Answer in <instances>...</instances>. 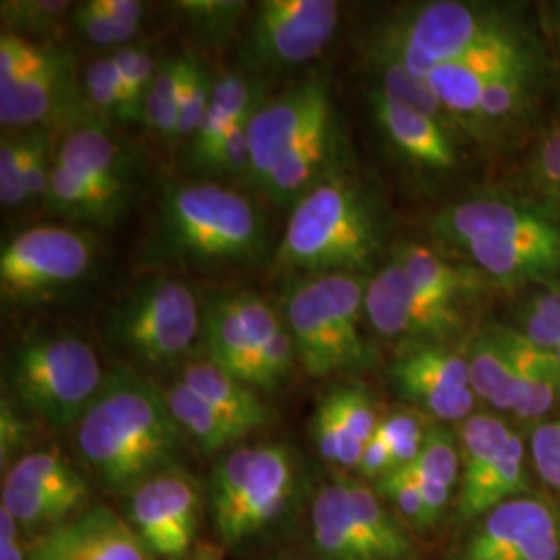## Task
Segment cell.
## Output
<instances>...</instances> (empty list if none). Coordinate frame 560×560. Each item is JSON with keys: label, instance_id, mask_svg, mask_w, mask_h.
I'll return each mask as SVG.
<instances>
[{"label": "cell", "instance_id": "11", "mask_svg": "<svg viewBox=\"0 0 560 560\" xmlns=\"http://www.w3.org/2000/svg\"><path fill=\"white\" fill-rule=\"evenodd\" d=\"M96 260L92 240L65 226H34L4 243L0 295L11 303L59 295L85 279Z\"/></svg>", "mask_w": 560, "mask_h": 560}, {"label": "cell", "instance_id": "23", "mask_svg": "<svg viewBox=\"0 0 560 560\" xmlns=\"http://www.w3.org/2000/svg\"><path fill=\"white\" fill-rule=\"evenodd\" d=\"M71 101V59L55 50L40 71L0 88L2 127H34L55 119Z\"/></svg>", "mask_w": 560, "mask_h": 560}, {"label": "cell", "instance_id": "4", "mask_svg": "<svg viewBox=\"0 0 560 560\" xmlns=\"http://www.w3.org/2000/svg\"><path fill=\"white\" fill-rule=\"evenodd\" d=\"M432 231L467 252L502 284L544 280L560 272V226L540 210L499 198L457 201L441 210Z\"/></svg>", "mask_w": 560, "mask_h": 560}, {"label": "cell", "instance_id": "57", "mask_svg": "<svg viewBox=\"0 0 560 560\" xmlns=\"http://www.w3.org/2000/svg\"><path fill=\"white\" fill-rule=\"evenodd\" d=\"M20 532L18 520L0 506V560H30V550L23 548Z\"/></svg>", "mask_w": 560, "mask_h": 560}, {"label": "cell", "instance_id": "37", "mask_svg": "<svg viewBox=\"0 0 560 560\" xmlns=\"http://www.w3.org/2000/svg\"><path fill=\"white\" fill-rule=\"evenodd\" d=\"M113 57V62L119 71L120 81L125 85V104L120 110V122H143V108L150 85L156 75V65L150 52L141 48L125 46Z\"/></svg>", "mask_w": 560, "mask_h": 560}, {"label": "cell", "instance_id": "42", "mask_svg": "<svg viewBox=\"0 0 560 560\" xmlns=\"http://www.w3.org/2000/svg\"><path fill=\"white\" fill-rule=\"evenodd\" d=\"M376 65L381 67V88L378 90L393 96L395 101L402 102V104L420 110L423 115L444 122L446 113L436 98V94L432 92L428 80L411 75L405 67H400L399 62H395V60L376 59Z\"/></svg>", "mask_w": 560, "mask_h": 560}, {"label": "cell", "instance_id": "13", "mask_svg": "<svg viewBox=\"0 0 560 560\" xmlns=\"http://www.w3.org/2000/svg\"><path fill=\"white\" fill-rule=\"evenodd\" d=\"M125 521L154 560H187L200 532L206 492L180 465L131 490Z\"/></svg>", "mask_w": 560, "mask_h": 560}, {"label": "cell", "instance_id": "54", "mask_svg": "<svg viewBox=\"0 0 560 560\" xmlns=\"http://www.w3.org/2000/svg\"><path fill=\"white\" fill-rule=\"evenodd\" d=\"M0 201L18 208L27 201L20 166V138H2L0 143Z\"/></svg>", "mask_w": 560, "mask_h": 560}, {"label": "cell", "instance_id": "28", "mask_svg": "<svg viewBox=\"0 0 560 560\" xmlns=\"http://www.w3.org/2000/svg\"><path fill=\"white\" fill-rule=\"evenodd\" d=\"M467 361L474 395L499 411L513 413L520 395V378L513 353L504 337V328L483 330L474 340Z\"/></svg>", "mask_w": 560, "mask_h": 560}, {"label": "cell", "instance_id": "2", "mask_svg": "<svg viewBox=\"0 0 560 560\" xmlns=\"http://www.w3.org/2000/svg\"><path fill=\"white\" fill-rule=\"evenodd\" d=\"M381 252V222L365 189L337 171L310 189L295 206L275 252L284 270L363 275Z\"/></svg>", "mask_w": 560, "mask_h": 560}, {"label": "cell", "instance_id": "26", "mask_svg": "<svg viewBox=\"0 0 560 560\" xmlns=\"http://www.w3.org/2000/svg\"><path fill=\"white\" fill-rule=\"evenodd\" d=\"M407 469L420 486L428 517L434 527L442 520L455 488L460 483L459 439L444 425H432L418 459Z\"/></svg>", "mask_w": 560, "mask_h": 560}, {"label": "cell", "instance_id": "19", "mask_svg": "<svg viewBox=\"0 0 560 560\" xmlns=\"http://www.w3.org/2000/svg\"><path fill=\"white\" fill-rule=\"evenodd\" d=\"M30 560H154L131 525L104 504L44 532Z\"/></svg>", "mask_w": 560, "mask_h": 560}, {"label": "cell", "instance_id": "53", "mask_svg": "<svg viewBox=\"0 0 560 560\" xmlns=\"http://www.w3.org/2000/svg\"><path fill=\"white\" fill-rule=\"evenodd\" d=\"M30 439V425L21 418L20 411L7 395L0 400V467L2 474L21 459V448Z\"/></svg>", "mask_w": 560, "mask_h": 560}, {"label": "cell", "instance_id": "12", "mask_svg": "<svg viewBox=\"0 0 560 560\" xmlns=\"http://www.w3.org/2000/svg\"><path fill=\"white\" fill-rule=\"evenodd\" d=\"M335 0H264L241 38L249 71H291L324 52L339 25Z\"/></svg>", "mask_w": 560, "mask_h": 560}, {"label": "cell", "instance_id": "52", "mask_svg": "<svg viewBox=\"0 0 560 560\" xmlns=\"http://www.w3.org/2000/svg\"><path fill=\"white\" fill-rule=\"evenodd\" d=\"M247 122L249 120L233 127V131L226 136L219 152L203 166V171L222 173V175H237L241 179H247L249 162H252L249 141H247Z\"/></svg>", "mask_w": 560, "mask_h": 560}, {"label": "cell", "instance_id": "59", "mask_svg": "<svg viewBox=\"0 0 560 560\" xmlns=\"http://www.w3.org/2000/svg\"><path fill=\"white\" fill-rule=\"evenodd\" d=\"M187 560H222V555L214 546H198Z\"/></svg>", "mask_w": 560, "mask_h": 560}, {"label": "cell", "instance_id": "20", "mask_svg": "<svg viewBox=\"0 0 560 560\" xmlns=\"http://www.w3.org/2000/svg\"><path fill=\"white\" fill-rule=\"evenodd\" d=\"M340 133L335 113L318 120L275 166L261 191L275 203H298L340 168Z\"/></svg>", "mask_w": 560, "mask_h": 560}, {"label": "cell", "instance_id": "46", "mask_svg": "<svg viewBox=\"0 0 560 560\" xmlns=\"http://www.w3.org/2000/svg\"><path fill=\"white\" fill-rule=\"evenodd\" d=\"M295 360H298L295 340L291 337L289 328L282 326L275 335V339L261 349L256 370H254L252 388H258L264 393H275L293 372Z\"/></svg>", "mask_w": 560, "mask_h": 560}, {"label": "cell", "instance_id": "1", "mask_svg": "<svg viewBox=\"0 0 560 560\" xmlns=\"http://www.w3.org/2000/svg\"><path fill=\"white\" fill-rule=\"evenodd\" d=\"M185 441L162 388L131 368L106 374L98 397L75 425L81 460L122 497L177 467Z\"/></svg>", "mask_w": 560, "mask_h": 560}, {"label": "cell", "instance_id": "39", "mask_svg": "<svg viewBox=\"0 0 560 560\" xmlns=\"http://www.w3.org/2000/svg\"><path fill=\"white\" fill-rule=\"evenodd\" d=\"M175 7L185 18V23L198 36L210 44L212 42L221 44L233 34L247 2H240V0H183Z\"/></svg>", "mask_w": 560, "mask_h": 560}, {"label": "cell", "instance_id": "41", "mask_svg": "<svg viewBox=\"0 0 560 560\" xmlns=\"http://www.w3.org/2000/svg\"><path fill=\"white\" fill-rule=\"evenodd\" d=\"M310 434L322 459L339 469L358 471L365 444L355 441L322 402H318L310 421Z\"/></svg>", "mask_w": 560, "mask_h": 560}, {"label": "cell", "instance_id": "56", "mask_svg": "<svg viewBox=\"0 0 560 560\" xmlns=\"http://www.w3.org/2000/svg\"><path fill=\"white\" fill-rule=\"evenodd\" d=\"M534 168L538 179L548 187L560 185V125L541 141L536 152Z\"/></svg>", "mask_w": 560, "mask_h": 560}, {"label": "cell", "instance_id": "58", "mask_svg": "<svg viewBox=\"0 0 560 560\" xmlns=\"http://www.w3.org/2000/svg\"><path fill=\"white\" fill-rule=\"evenodd\" d=\"M529 310L548 320L560 322V289L559 291H548L540 298H536L529 305Z\"/></svg>", "mask_w": 560, "mask_h": 560}, {"label": "cell", "instance_id": "48", "mask_svg": "<svg viewBox=\"0 0 560 560\" xmlns=\"http://www.w3.org/2000/svg\"><path fill=\"white\" fill-rule=\"evenodd\" d=\"M83 90L92 110L104 120L119 117V75L113 57L96 59L83 73Z\"/></svg>", "mask_w": 560, "mask_h": 560}, {"label": "cell", "instance_id": "22", "mask_svg": "<svg viewBox=\"0 0 560 560\" xmlns=\"http://www.w3.org/2000/svg\"><path fill=\"white\" fill-rule=\"evenodd\" d=\"M372 110L386 140L409 161L439 171L457 164V152L441 120L395 101L382 90L372 92Z\"/></svg>", "mask_w": 560, "mask_h": 560}, {"label": "cell", "instance_id": "61", "mask_svg": "<svg viewBox=\"0 0 560 560\" xmlns=\"http://www.w3.org/2000/svg\"><path fill=\"white\" fill-rule=\"evenodd\" d=\"M548 203L557 214H560V185L548 187Z\"/></svg>", "mask_w": 560, "mask_h": 560}, {"label": "cell", "instance_id": "14", "mask_svg": "<svg viewBox=\"0 0 560 560\" xmlns=\"http://www.w3.org/2000/svg\"><path fill=\"white\" fill-rule=\"evenodd\" d=\"M88 480L57 448L21 455L2 476L0 506H4L23 532L52 529L85 511Z\"/></svg>", "mask_w": 560, "mask_h": 560}, {"label": "cell", "instance_id": "24", "mask_svg": "<svg viewBox=\"0 0 560 560\" xmlns=\"http://www.w3.org/2000/svg\"><path fill=\"white\" fill-rule=\"evenodd\" d=\"M179 381L206 400L222 420L229 421L243 439L275 420L272 409L249 384L226 374L212 361L185 363Z\"/></svg>", "mask_w": 560, "mask_h": 560}, {"label": "cell", "instance_id": "47", "mask_svg": "<svg viewBox=\"0 0 560 560\" xmlns=\"http://www.w3.org/2000/svg\"><path fill=\"white\" fill-rule=\"evenodd\" d=\"M20 166L27 201L46 200L52 162L48 164V138L44 129H32L20 136Z\"/></svg>", "mask_w": 560, "mask_h": 560}, {"label": "cell", "instance_id": "25", "mask_svg": "<svg viewBox=\"0 0 560 560\" xmlns=\"http://www.w3.org/2000/svg\"><path fill=\"white\" fill-rule=\"evenodd\" d=\"M504 337L517 365L520 395L513 413L521 420H538L560 402V361L552 351L536 347L520 330H506Z\"/></svg>", "mask_w": 560, "mask_h": 560}, {"label": "cell", "instance_id": "33", "mask_svg": "<svg viewBox=\"0 0 560 560\" xmlns=\"http://www.w3.org/2000/svg\"><path fill=\"white\" fill-rule=\"evenodd\" d=\"M515 432L497 416L474 413L460 425V488L471 486L501 457Z\"/></svg>", "mask_w": 560, "mask_h": 560}, {"label": "cell", "instance_id": "30", "mask_svg": "<svg viewBox=\"0 0 560 560\" xmlns=\"http://www.w3.org/2000/svg\"><path fill=\"white\" fill-rule=\"evenodd\" d=\"M44 201L62 219L94 226H110L119 221L129 206L127 198L92 187L57 162H52L48 194Z\"/></svg>", "mask_w": 560, "mask_h": 560}, {"label": "cell", "instance_id": "40", "mask_svg": "<svg viewBox=\"0 0 560 560\" xmlns=\"http://www.w3.org/2000/svg\"><path fill=\"white\" fill-rule=\"evenodd\" d=\"M73 7L75 4L67 0H4L0 4V20L4 25V32L18 36H42L59 27L62 18L69 11H73Z\"/></svg>", "mask_w": 560, "mask_h": 560}, {"label": "cell", "instance_id": "3", "mask_svg": "<svg viewBox=\"0 0 560 560\" xmlns=\"http://www.w3.org/2000/svg\"><path fill=\"white\" fill-rule=\"evenodd\" d=\"M159 235L173 260L203 270L258 264L268 247L260 208L219 183H171L159 201Z\"/></svg>", "mask_w": 560, "mask_h": 560}, {"label": "cell", "instance_id": "50", "mask_svg": "<svg viewBox=\"0 0 560 560\" xmlns=\"http://www.w3.org/2000/svg\"><path fill=\"white\" fill-rule=\"evenodd\" d=\"M532 459L541 480L560 494V418L532 432Z\"/></svg>", "mask_w": 560, "mask_h": 560}, {"label": "cell", "instance_id": "34", "mask_svg": "<svg viewBox=\"0 0 560 560\" xmlns=\"http://www.w3.org/2000/svg\"><path fill=\"white\" fill-rule=\"evenodd\" d=\"M185 75V55L161 62L145 96L143 125L162 140H179L180 85Z\"/></svg>", "mask_w": 560, "mask_h": 560}, {"label": "cell", "instance_id": "36", "mask_svg": "<svg viewBox=\"0 0 560 560\" xmlns=\"http://www.w3.org/2000/svg\"><path fill=\"white\" fill-rule=\"evenodd\" d=\"M330 416L361 444L374 439L381 421L372 397L355 384H337L320 400Z\"/></svg>", "mask_w": 560, "mask_h": 560}, {"label": "cell", "instance_id": "16", "mask_svg": "<svg viewBox=\"0 0 560 560\" xmlns=\"http://www.w3.org/2000/svg\"><path fill=\"white\" fill-rule=\"evenodd\" d=\"M400 395L421 413L439 421H465L474 416L476 395L469 384V361L436 342L409 345L390 368Z\"/></svg>", "mask_w": 560, "mask_h": 560}, {"label": "cell", "instance_id": "49", "mask_svg": "<svg viewBox=\"0 0 560 560\" xmlns=\"http://www.w3.org/2000/svg\"><path fill=\"white\" fill-rule=\"evenodd\" d=\"M231 300L247 339L258 351H261L270 340L275 339V335L284 324L272 310V305L261 300L256 293H235L231 295Z\"/></svg>", "mask_w": 560, "mask_h": 560}, {"label": "cell", "instance_id": "8", "mask_svg": "<svg viewBox=\"0 0 560 560\" xmlns=\"http://www.w3.org/2000/svg\"><path fill=\"white\" fill-rule=\"evenodd\" d=\"M312 548L320 560H416L405 521L363 478L339 476L316 492L310 513Z\"/></svg>", "mask_w": 560, "mask_h": 560}, {"label": "cell", "instance_id": "44", "mask_svg": "<svg viewBox=\"0 0 560 560\" xmlns=\"http://www.w3.org/2000/svg\"><path fill=\"white\" fill-rule=\"evenodd\" d=\"M214 81L194 52H185V75L180 85L179 140L194 138L208 113Z\"/></svg>", "mask_w": 560, "mask_h": 560}, {"label": "cell", "instance_id": "21", "mask_svg": "<svg viewBox=\"0 0 560 560\" xmlns=\"http://www.w3.org/2000/svg\"><path fill=\"white\" fill-rule=\"evenodd\" d=\"M52 162L96 189L127 200L131 196L133 162L104 125L81 122L73 127L60 141Z\"/></svg>", "mask_w": 560, "mask_h": 560}, {"label": "cell", "instance_id": "51", "mask_svg": "<svg viewBox=\"0 0 560 560\" xmlns=\"http://www.w3.org/2000/svg\"><path fill=\"white\" fill-rule=\"evenodd\" d=\"M71 18H73L75 30L94 46H122L125 48V44L133 40L140 30L138 25H131V23H120V21L94 15L88 9H83L81 4L73 7Z\"/></svg>", "mask_w": 560, "mask_h": 560}, {"label": "cell", "instance_id": "7", "mask_svg": "<svg viewBox=\"0 0 560 560\" xmlns=\"http://www.w3.org/2000/svg\"><path fill=\"white\" fill-rule=\"evenodd\" d=\"M104 381L96 351L78 335L21 340L9 361V384L21 409L55 430L78 425Z\"/></svg>", "mask_w": 560, "mask_h": 560}, {"label": "cell", "instance_id": "45", "mask_svg": "<svg viewBox=\"0 0 560 560\" xmlns=\"http://www.w3.org/2000/svg\"><path fill=\"white\" fill-rule=\"evenodd\" d=\"M55 57V50L42 48L38 44L11 34L2 32L0 36V88L13 85L15 81L23 80L42 67H46Z\"/></svg>", "mask_w": 560, "mask_h": 560}, {"label": "cell", "instance_id": "5", "mask_svg": "<svg viewBox=\"0 0 560 560\" xmlns=\"http://www.w3.org/2000/svg\"><path fill=\"white\" fill-rule=\"evenodd\" d=\"M368 279L363 275H322L284 289V326L295 340L298 360L314 378L361 370L372 361L360 335Z\"/></svg>", "mask_w": 560, "mask_h": 560}, {"label": "cell", "instance_id": "55", "mask_svg": "<svg viewBox=\"0 0 560 560\" xmlns=\"http://www.w3.org/2000/svg\"><path fill=\"white\" fill-rule=\"evenodd\" d=\"M81 7L94 15L120 21V23H131L138 27L145 15V4L138 0H88V2H81Z\"/></svg>", "mask_w": 560, "mask_h": 560}, {"label": "cell", "instance_id": "6", "mask_svg": "<svg viewBox=\"0 0 560 560\" xmlns=\"http://www.w3.org/2000/svg\"><path fill=\"white\" fill-rule=\"evenodd\" d=\"M298 481V459L287 446H241L224 455L208 483V509L222 546L240 548L282 520Z\"/></svg>", "mask_w": 560, "mask_h": 560}, {"label": "cell", "instance_id": "31", "mask_svg": "<svg viewBox=\"0 0 560 560\" xmlns=\"http://www.w3.org/2000/svg\"><path fill=\"white\" fill-rule=\"evenodd\" d=\"M162 393L180 430L187 439L196 442V446L203 455L221 453L233 442L243 441L240 432L229 421L222 420L221 416L187 384L175 381Z\"/></svg>", "mask_w": 560, "mask_h": 560}, {"label": "cell", "instance_id": "32", "mask_svg": "<svg viewBox=\"0 0 560 560\" xmlns=\"http://www.w3.org/2000/svg\"><path fill=\"white\" fill-rule=\"evenodd\" d=\"M393 260L399 261L413 284L434 305L457 312V300L465 291V277L455 266L418 243L400 245Z\"/></svg>", "mask_w": 560, "mask_h": 560}, {"label": "cell", "instance_id": "60", "mask_svg": "<svg viewBox=\"0 0 560 560\" xmlns=\"http://www.w3.org/2000/svg\"><path fill=\"white\" fill-rule=\"evenodd\" d=\"M548 23H550V30H552V34L557 36V40H559L560 44V2L552 4V9H550V20H548Z\"/></svg>", "mask_w": 560, "mask_h": 560}, {"label": "cell", "instance_id": "27", "mask_svg": "<svg viewBox=\"0 0 560 560\" xmlns=\"http://www.w3.org/2000/svg\"><path fill=\"white\" fill-rule=\"evenodd\" d=\"M527 490L529 481L525 474V444L520 434H513L501 457L471 486L460 488L457 513L463 521L481 520L504 502L525 497Z\"/></svg>", "mask_w": 560, "mask_h": 560}, {"label": "cell", "instance_id": "29", "mask_svg": "<svg viewBox=\"0 0 560 560\" xmlns=\"http://www.w3.org/2000/svg\"><path fill=\"white\" fill-rule=\"evenodd\" d=\"M203 340L208 361L252 386L261 351L247 339L231 295H224L208 307L203 318Z\"/></svg>", "mask_w": 560, "mask_h": 560}, {"label": "cell", "instance_id": "62", "mask_svg": "<svg viewBox=\"0 0 560 560\" xmlns=\"http://www.w3.org/2000/svg\"><path fill=\"white\" fill-rule=\"evenodd\" d=\"M552 353H555V358L560 361V347L557 349V351H552Z\"/></svg>", "mask_w": 560, "mask_h": 560}, {"label": "cell", "instance_id": "9", "mask_svg": "<svg viewBox=\"0 0 560 560\" xmlns=\"http://www.w3.org/2000/svg\"><path fill=\"white\" fill-rule=\"evenodd\" d=\"M201 328L196 291L180 280L159 277L131 289L104 322L106 339L152 368L173 365L185 358Z\"/></svg>", "mask_w": 560, "mask_h": 560}, {"label": "cell", "instance_id": "18", "mask_svg": "<svg viewBox=\"0 0 560 560\" xmlns=\"http://www.w3.org/2000/svg\"><path fill=\"white\" fill-rule=\"evenodd\" d=\"M534 60L529 44L506 23L486 36L469 52L434 69L428 83L446 115L480 125V101L483 88L502 73Z\"/></svg>", "mask_w": 560, "mask_h": 560}, {"label": "cell", "instance_id": "17", "mask_svg": "<svg viewBox=\"0 0 560 560\" xmlns=\"http://www.w3.org/2000/svg\"><path fill=\"white\" fill-rule=\"evenodd\" d=\"M457 560H560V520L541 499L521 497L481 517Z\"/></svg>", "mask_w": 560, "mask_h": 560}, {"label": "cell", "instance_id": "35", "mask_svg": "<svg viewBox=\"0 0 560 560\" xmlns=\"http://www.w3.org/2000/svg\"><path fill=\"white\" fill-rule=\"evenodd\" d=\"M534 65L536 62L529 60L521 67L502 73L483 88L480 101V125H490V127L506 125L520 117L532 92V80L536 69Z\"/></svg>", "mask_w": 560, "mask_h": 560}, {"label": "cell", "instance_id": "10", "mask_svg": "<svg viewBox=\"0 0 560 560\" xmlns=\"http://www.w3.org/2000/svg\"><path fill=\"white\" fill-rule=\"evenodd\" d=\"M506 23L497 11L480 4L425 2L382 32L374 59L395 60L411 75L428 80L434 69L459 59Z\"/></svg>", "mask_w": 560, "mask_h": 560}, {"label": "cell", "instance_id": "43", "mask_svg": "<svg viewBox=\"0 0 560 560\" xmlns=\"http://www.w3.org/2000/svg\"><path fill=\"white\" fill-rule=\"evenodd\" d=\"M372 486L378 492L382 501L395 506V513L405 521V525H409L411 529H416L420 534L432 529L420 486L407 467L386 474L384 478L374 481Z\"/></svg>", "mask_w": 560, "mask_h": 560}, {"label": "cell", "instance_id": "38", "mask_svg": "<svg viewBox=\"0 0 560 560\" xmlns=\"http://www.w3.org/2000/svg\"><path fill=\"white\" fill-rule=\"evenodd\" d=\"M432 425H428L425 413L413 409H400L384 418L376 430V439H381L390 451L395 471L409 467L420 455L423 441Z\"/></svg>", "mask_w": 560, "mask_h": 560}, {"label": "cell", "instance_id": "15", "mask_svg": "<svg viewBox=\"0 0 560 560\" xmlns=\"http://www.w3.org/2000/svg\"><path fill=\"white\" fill-rule=\"evenodd\" d=\"M330 113V81L326 75L295 83L275 101L264 102L247 122L252 162L245 180L261 189L291 148Z\"/></svg>", "mask_w": 560, "mask_h": 560}]
</instances>
